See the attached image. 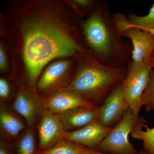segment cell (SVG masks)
I'll list each match as a JSON object with an SVG mask.
<instances>
[{"instance_id":"obj_8","label":"cell","mask_w":154,"mask_h":154,"mask_svg":"<svg viewBox=\"0 0 154 154\" xmlns=\"http://www.w3.org/2000/svg\"><path fill=\"white\" fill-rule=\"evenodd\" d=\"M129 108L122 95L121 83H119L99 107L97 119L104 126L112 128L121 121Z\"/></svg>"},{"instance_id":"obj_21","label":"cell","mask_w":154,"mask_h":154,"mask_svg":"<svg viewBox=\"0 0 154 154\" xmlns=\"http://www.w3.org/2000/svg\"><path fill=\"white\" fill-rule=\"evenodd\" d=\"M12 88L10 81L5 77L0 78V98L1 101H5L11 97Z\"/></svg>"},{"instance_id":"obj_3","label":"cell","mask_w":154,"mask_h":154,"mask_svg":"<svg viewBox=\"0 0 154 154\" xmlns=\"http://www.w3.org/2000/svg\"><path fill=\"white\" fill-rule=\"evenodd\" d=\"M145 124L144 119L136 115L129 108L121 121L93 149L108 154H138L129 141V135L134 128L143 127Z\"/></svg>"},{"instance_id":"obj_1","label":"cell","mask_w":154,"mask_h":154,"mask_svg":"<svg viewBox=\"0 0 154 154\" xmlns=\"http://www.w3.org/2000/svg\"><path fill=\"white\" fill-rule=\"evenodd\" d=\"M78 17L67 0L9 1L1 13L0 30L11 79L35 89L50 63L94 54L86 46Z\"/></svg>"},{"instance_id":"obj_2","label":"cell","mask_w":154,"mask_h":154,"mask_svg":"<svg viewBox=\"0 0 154 154\" xmlns=\"http://www.w3.org/2000/svg\"><path fill=\"white\" fill-rule=\"evenodd\" d=\"M77 68L66 89L97 107L102 105L113 88L126 77L125 68L113 67L102 63L94 54L75 58Z\"/></svg>"},{"instance_id":"obj_4","label":"cell","mask_w":154,"mask_h":154,"mask_svg":"<svg viewBox=\"0 0 154 154\" xmlns=\"http://www.w3.org/2000/svg\"><path fill=\"white\" fill-rule=\"evenodd\" d=\"M76 68L75 58L53 61L43 69L36 83L35 90L45 99L55 92L66 89L73 79Z\"/></svg>"},{"instance_id":"obj_13","label":"cell","mask_w":154,"mask_h":154,"mask_svg":"<svg viewBox=\"0 0 154 154\" xmlns=\"http://www.w3.org/2000/svg\"><path fill=\"white\" fill-rule=\"evenodd\" d=\"M99 107H75L57 115L66 131L84 127L97 119Z\"/></svg>"},{"instance_id":"obj_14","label":"cell","mask_w":154,"mask_h":154,"mask_svg":"<svg viewBox=\"0 0 154 154\" xmlns=\"http://www.w3.org/2000/svg\"><path fill=\"white\" fill-rule=\"evenodd\" d=\"M1 132L8 142L17 140L27 126L19 116L1 104L0 107Z\"/></svg>"},{"instance_id":"obj_11","label":"cell","mask_w":154,"mask_h":154,"mask_svg":"<svg viewBox=\"0 0 154 154\" xmlns=\"http://www.w3.org/2000/svg\"><path fill=\"white\" fill-rule=\"evenodd\" d=\"M127 27L119 33L122 36L128 37L133 46L132 54L133 62L135 63H148L154 51V35L134 27Z\"/></svg>"},{"instance_id":"obj_17","label":"cell","mask_w":154,"mask_h":154,"mask_svg":"<svg viewBox=\"0 0 154 154\" xmlns=\"http://www.w3.org/2000/svg\"><path fill=\"white\" fill-rule=\"evenodd\" d=\"M144 127L146 131L143 130L142 127L136 128L131 133V137L143 142V148L150 154H154V128H149L146 124Z\"/></svg>"},{"instance_id":"obj_22","label":"cell","mask_w":154,"mask_h":154,"mask_svg":"<svg viewBox=\"0 0 154 154\" xmlns=\"http://www.w3.org/2000/svg\"><path fill=\"white\" fill-rule=\"evenodd\" d=\"M9 142L3 139L0 141V154H14Z\"/></svg>"},{"instance_id":"obj_23","label":"cell","mask_w":154,"mask_h":154,"mask_svg":"<svg viewBox=\"0 0 154 154\" xmlns=\"http://www.w3.org/2000/svg\"><path fill=\"white\" fill-rule=\"evenodd\" d=\"M80 154H108L98 151L94 149L89 148L83 146L81 149Z\"/></svg>"},{"instance_id":"obj_19","label":"cell","mask_w":154,"mask_h":154,"mask_svg":"<svg viewBox=\"0 0 154 154\" xmlns=\"http://www.w3.org/2000/svg\"><path fill=\"white\" fill-rule=\"evenodd\" d=\"M142 102L147 112L154 111V69L150 72L147 85L143 94Z\"/></svg>"},{"instance_id":"obj_7","label":"cell","mask_w":154,"mask_h":154,"mask_svg":"<svg viewBox=\"0 0 154 154\" xmlns=\"http://www.w3.org/2000/svg\"><path fill=\"white\" fill-rule=\"evenodd\" d=\"M13 108L25 119L29 128H33L46 109L44 98L35 89L24 86L19 87L13 102Z\"/></svg>"},{"instance_id":"obj_12","label":"cell","mask_w":154,"mask_h":154,"mask_svg":"<svg viewBox=\"0 0 154 154\" xmlns=\"http://www.w3.org/2000/svg\"><path fill=\"white\" fill-rule=\"evenodd\" d=\"M44 100L45 108L56 115L75 107L96 106L87 102L75 92L66 88L49 95L45 98Z\"/></svg>"},{"instance_id":"obj_20","label":"cell","mask_w":154,"mask_h":154,"mask_svg":"<svg viewBox=\"0 0 154 154\" xmlns=\"http://www.w3.org/2000/svg\"><path fill=\"white\" fill-rule=\"evenodd\" d=\"M8 57L5 42L2 39L0 42V72L1 73H5L11 70V64L9 63Z\"/></svg>"},{"instance_id":"obj_9","label":"cell","mask_w":154,"mask_h":154,"mask_svg":"<svg viewBox=\"0 0 154 154\" xmlns=\"http://www.w3.org/2000/svg\"><path fill=\"white\" fill-rule=\"evenodd\" d=\"M38 134V152L52 147L61 139L65 131L56 114L45 109L37 125Z\"/></svg>"},{"instance_id":"obj_16","label":"cell","mask_w":154,"mask_h":154,"mask_svg":"<svg viewBox=\"0 0 154 154\" xmlns=\"http://www.w3.org/2000/svg\"><path fill=\"white\" fill-rule=\"evenodd\" d=\"M82 146L60 139L52 147L37 154H80Z\"/></svg>"},{"instance_id":"obj_10","label":"cell","mask_w":154,"mask_h":154,"mask_svg":"<svg viewBox=\"0 0 154 154\" xmlns=\"http://www.w3.org/2000/svg\"><path fill=\"white\" fill-rule=\"evenodd\" d=\"M111 129L104 126L96 119L80 129L65 131L61 139L93 149L105 139Z\"/></svg>"},{"instance_id":"obj_15","label":"cell","mask_w":154,"mask_h":154,"mask_svg":"<svg viewBox=\"0 0 154 154\" xmlns=\"http://www.w3.org/2000/svg\"><path fill=\"white\" fill-rule=\"evenodd\" d=\"M33 128H27L22 133L16 142L17 154H37Z\"/></svg>"},{"instance_id":"obj_24","label":"cell","mask_w":154,"mask_h":154,"mask_svg":"<svg viewBox=\"0 0 154 154\" xmlns=\"http://www.w3.org/2000/svg\"><path fill=\"white\" fill-rule=\"evenodd\" d=\"M148 63L151 66L152 68L154 69V51L152 54V55L151 56Z\"/></svg>"},{"instance_id":"obj_18","label":"cell","mask_w":154,"mask_h":154,"mask_svg":"<svg viewBox=\"0 0 154 154\" xmlns=\"http://www.w3.org/2000/svg\"><path fill=\"white\" fill-rule=\"evenodd\" d=\"M128 19L130 27L142 30H154V3L146 16L140 17L131 15Z\"/></svg>"},{"instance_id":"obj_25","label":"cell","mask_w":154,"mask_h":154,"mask_svg":"<svg viewBox=\"0 0 154 154\" xmlns=\"http://www.w3.org/2000/svg\"><path fill=\"white\" fill-rule=\"evenodd\" d=\"M138 154H150L145 149L143 148L142 149H141L140 150V151L139 152H138Z\"/></svg>"},{"instance_id":"obj_6","label":"cell","mask_w":154,"mask_h":154,"mask_svg":"<svg viewBox=\"0 0 154 154\" xmlns=\"http://www.w3.org/2000/svg\"><path fill=\"white\" fill-rule=\"evenodd\" d=\"M82 31L86 43L97 57H107L111 51L110 32L98 11L93 13L83 23Z\"/></svg>"},{"instance_id":"obj_5","label":"cell","mask_w":154,"mask_h":154,"mask_svg":"<svg viewBox=\"0 0 154 154\" xmlns=\"http://www.w3.org/2000/svg\"><path fill=\"white\" fill-rule=\"evenodd\" d=\"M152 69L149 63L132 61L126 77L121 82L123 97L136 115H139L143 106V94L147 85Z\"/></svg>"},{"instance_id":"obj_26","label":"cell","mask_w":154,"mask_h":154,"mask_svg":"<svg viewBox=\"0 0 154 154\" xmlns=\"http://www.w3.org/2000/svg\"><path fill=\"white\" fill-rule=\"evenodd\" d=\"M145 30V31H148V32H149L152 34L153 35H154V30Z\"/></svg>"}]
</instances>
